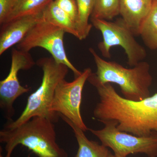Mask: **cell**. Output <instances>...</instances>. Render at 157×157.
<instances>
[{
    "mask_svg": "<svg viewBox=\"0 0 157 157\" xmlns=\"http://www.w3.org/2000/svg\"><path fill=\"white\" fill-rule=\"evenodd\" d=\"M78 9V28L80 40L89 35L92 25L89 23L94 8V0H76Z\"/></svg>",
    "mask_w": 157,
    "mask_h": 157,
    "instance_id": "cell-17",
    "label": "cell"
},
{
    "mask_svg": "<svg viewBox=\"0 0 157 157\" xmlns=\"http://www.w3.org/2000/svg\"><path fill=\"white\" fill-rule=\"evenodd\" d=\"M42 20L62 29L80 40V35L76 23L59 8L54 0L49 3L42 13Z\"/></svg>",
    "mask_w": 157,
    "mask_h": 157,
    "instance_id": "cell-13",
    "label": "cell"
},
{
    "mask_svg": "<svg viewBox=\"0 0 157 157\" xmlns=\"http://www.w3.org/2000/svg\"><path fill=\"white\" fill-rule=\"evenodd\" d=\"M53 1L17 0L11 14L4 23L23 16L41 14L48 4Z\"/></svg>",
    "mask_w": 157,
    "mask_h": 157,
    "instance_id": "cell-15",
    "label": "cell"
},
{
    "mask_svg": "<svg viewBox=\"0 0 157 157\" xmlns=\"http://www.w3.org/2000/svg\"><path fill=\"white\" fill-rule=\"evenodd\" d=\"M120 14V0H94L90 18L112 20Z\"/></svg>",
    "mask_w": 157,
    "mask_h": 157,
    "instance_id": "cell-16",
    "label": "cell"
},
{
    "mask_svg": "<svg viewBox=\"0 0 157 157\" xmlns=\"http://www.w3.org/2000/svg\"><path fill=\"white\" fill-rule=\"evenodd\" d=\"M65 33L62 29L45 22L41 17L25 38L17 44V48L27 52L36 47L45 49L57 63L67 66L76 78L82 72L75 67L67 56L63 42Z\"/></svg>",
    "mask_w": 157,
    "mask_h": 157,
    "instance_id": "cell-7",
    "label": "cell"
},
{
    "mask_svg": "<svg viewBox=\"0 0 157 157\" xmlns=\"http://www.w3.org/2000/svg\"><path fill=\"white\" fill-rule=\"evenodd\" d=\"M0 157H6L3 156L2 155V154H1H1H0Z\"/></svg>",
    "mask_w": 157,
    "mask_h": 157,
    "instance_id": "cell-21",
    "label": "cell"
},
{
    "mask_svg": "<svg viewBox=\"0 0 157 157\" xmlns=\"http://www.w3.org/2000/svg\"><path fill=\"white\" fill-rule=\"evenodd\" d=\"M54 123L35 117L19 126L0 131V142L5 144L6 157H11L15 147H25L38 157H69L56 142Z\"/></svg>",
    "mask_w": 157,
    "mask_h": 157,
    "instance_id": "cell-2",
    "label": "cell"
},
{
    "mask_svg": "<svg viewBox=\"0 0 157 157\" xmlns=\"http://www.w3.org/2000/svg\"><path fill=\"white\" fill-rule=\"evenodd\" d=\"M99 130L89 128L101 144L113 151L116 157H127L129 155L142 153L149 157L157 156V132L147 136H136L119 131L116 124L106 122Z\"/></svg>",
    "mask_w": 157,
    "mask_h": 157,
    "instance_id": "cell-6",
    "label": "cell"
},
{
    "mask_svg": "<svg viewBox=\"0 0 157 157\" xmlns=\"http://www.w3.org/2000/svg\"><path fill=\"white\" fill-rule=\"evenodd\" d=\"M87 81L100 99L93 112L97 120L113 122L119 131L140 137L157 132V93L141 101H131L120 95L111 83L98 81L93 73Z\"/></svg>",
    "mask_w": 157,
    "mask_h": 157,
    "instance_id": "cell-1",
    "label": "cell"
},
{
    "mask_svg": "<svg viewBox=\"0 0 157 157\" xmlns=\"http://www.w3.org/2000/svg\"><path fill=\"white\" fill-rule=\"evenodd\" d=\"M65 122L73 130L78 145L75 157H109L110 152L101 144L88 139L84 132L67 118L61 116Z\"/></svg>",
    "mask_w": 157,
    "mask_h": 157,
    "instance_id": "cell-12",
    "label": "cell"
},
{
    "mask_svg": "<svg viewBox=\"0 0 157 157\" xmlns=\"http://www.w3.org/2000/svg\"><path fill=\"white\" fill-rule=\"evenodd\" d=\"M90 19L92 25L102 34L103 40L99 42L98 47L104 58H110V49L116 46L123 48L127 55V63L130 67H134L146 57V49L137 42L135 34L121 17L114 21Z\"/></svg>",
    "mask_w": 157,
    "mask_h": 157,
    "instance_id": "cell-5",
    "label": "cell"
},
{
    "mask_svg": "<svg viewBox=\"0 0 157 157\" xmlns=\"http://www.w3.org/2000/svg\"><path fill=\"white\" fill-rule=\"evenodd\" d=\"M150 49L157 50V0L140 27L139 36Z\"/></svg>",
    "mask_w": 157,
    "mask_h": 157,
    "instance_id": "cell-14",
    "label": "cell"
},
{
    "mask_svg": "<svg viewBox=\"0 0 157 157\" xmlns=\"http://www.w3.org/2000/svg\"><path fill=\"white\" fill-rule=\"evenodd\" d=\"M54 1L58 6L76 23L78 27V9L76 0H54Z\"/></svg>",
    "mask_w": 157,
    "mask_h": 157,
    "instance_id": "cell-18",
    "label": "cell"
},
{
    "mask_svg": "<svg viewBox=\"0 0 157 157\" xmlns=\"http://www.w3.org/2000/svg\"><path fill=\"white\" fill-rule=\"evenodd\" d=\"M41 17L42 14L23 16L1 25L0 55L21 42Z\"/></svg>",
    "mask_w": 157,
    "mask_h": 157,
    "instance_id": "cell-10",
    "label": "cell"
},
{
    "mask_svg": "<svg viewBox=\"0 0 157 157\" xmlns=\"http://www.w3.org/2000/svg\"><path fill=\"white\" fill-rule=\"evenodd\" d=\"M92 73L91 69L87 68L73 81L61 80L57 86L51 105L52 111L67 118L84 132L89 128L82 117L80 106L83 88Z\"/></svg>",
    "mask_w": 157,
    "mask_h": 157,
    "instance_id": "cell-8",
    "label": "cell"
},
{
    "mask_svg": "<svg viewBox=\"0 0 157 157\" xmlns=\"http://www.w3.org/2000/svg\"><path fill=\"white\" fill-rule=\"evenodd\" d=\"M36 64L29 52L17 48L12 49L9 74L0 81V107L8 121L12 120L14 115V102L21 96L30 90V88L21 85L17 77L18 72L21 70H30Z\"/></svg>",
    "mask_w": 157,
    "mask_h": 157,
    "instance_id": "cell-9",
    "label": "cell"
},
{
    "mask_svg": "<svg viewBox=\"0 0 157 157\" xmlns=\"http://www.w3.org/2000/svg\"><path fill=\"white\" fill-rule=\"evenodd\" d=\"M17 0H0V25L6 21L11 14Z\"/></svg>",
    "mask_w": 157,
    "mask_h": 157,
    "instance_id": "cell-19",
    "label": "cell"
},
{
    "mask_svg": "<svg viewBox=\"0 0 157 157\" xmlns=\"http://www.w3.org/2000/svg\"><path fill=\"white\" fill-rule=\"evenodd\" d=\"M155 0H120V15L135 36L148 15Z\"/></svg>",
    "mask_w": 157,
    "mask_h": 157,
    "instance_id": "cell-11",
    "label": "cell"
},
{
    "mask_svg": "<svg viewBox=\"0 0 157 157\" xmlns=\"http://www.w3.org/2000/svg\"><path fill=\"white\" fill-rule=\"evenodd\" d=\"M36 64L43 71L41 84L29 96L25 108L19 117L16 120L7 121L5 129L17 128L35 117L46 118L54 123L58 122L60 117L59 114L52 111L51 105L57 86L65 79L69 68L57 63L52 57L39 59Z\"/></svg>",
    "mask_w": 157,
    "mask_h": 157,
    "instance_id": "cell-4",
    "label": "cell"
},
{
    "mask_svg": "<svg viewBox=\"0 0 157 157\" xmlns=\"http://www.w3.org/2000/svg\"><path fill=\"white\" fill-rule=\"evenodd\" d=\"M89 51L97 67L96 73H93L98 81L102 84L118 85L124 98L131 101H140L150 97L153 78L147 62L143 61L127 68L117 62L102 59L92 48H89Z\"/></svg>",
    "mask_w": 157,
    "mask_h": 157,
    "instance_id": "cell-3",
    "label": "cell"
},
{
    "mask_svg": "<svg viewBox=\"0 0 157 157\" xmlns=\"http://www.w3.org/2000/svg\"><path fill=\"white\" fill-rule=\"evenodd\" d=\"M109 157H116L114 154H112L111 152L109 153Z\"/></svg>",
    "mask_w": 157,
    "mask_h": 157,
    "instance_id": "cell-20",
    "label": "cell"
}]
</instances>
